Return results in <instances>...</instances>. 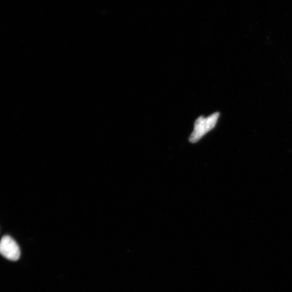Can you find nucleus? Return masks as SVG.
<instances>
[{"label":"nucleus","mask_w":292,"mask_h":292,"mask_svg":"<svg viewBox=\"0 0 292 292\" xmlns=\"http://www.w3.org/2000/svg\"><path fill=\"white\" fill-rule=\"evenodd\" d=\"M220 114L216 112L207 118L201 116L194 123V131L191 135L189 140L192 143H196L206 134L215 126Z\"/></svg>","instance_id":"f257e3e1"},{"label":"nucleus","mask_w":292,"mask_h":292,"mask_svg":"<svg viewBox=\"0 0 292 292\" xmlns=\"http://www.w3.org/2000/svg\"><path fill=\"white\" fill-rule=\"evenodd\" d=\"M0 252L5 258L12 261H18L20 257V249L18 243L8 235L2 239Z\"/></svg>","instance_id":"f03ea898"}]
</instances>
